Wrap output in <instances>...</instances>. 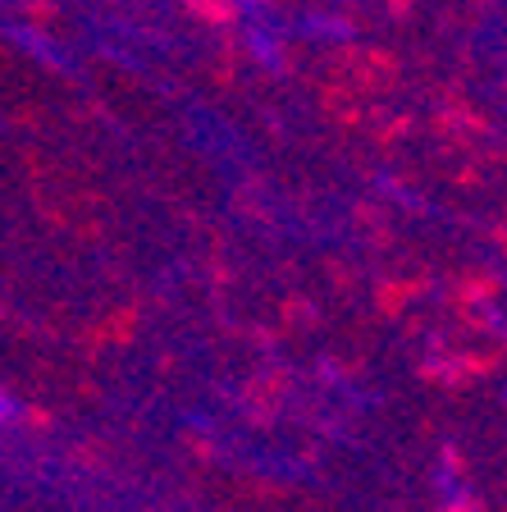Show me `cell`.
<instances>
[{"label":"cell","instance_id":"6da1fadb","mask_svg":"<svg viewBox=\"0 0 507 512\" xmlns=\"http://www.w3.org/2000/svg\"><path fill=\"white\" fill-rule=\"evenodd\" d=\"M188 5H197V14H206V19H229V0H188Z\"/></svg>","mask_w":507,"mask_h":512}]
</instances>
